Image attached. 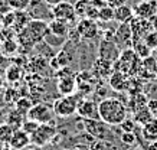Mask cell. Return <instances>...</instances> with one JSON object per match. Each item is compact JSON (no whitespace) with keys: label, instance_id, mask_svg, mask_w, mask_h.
<instances>
[{"label":"cell","instance_id":"43","mask_svg":"<svg viewBox=\"0 0 157 150\" xmlns=\"http://www.w3.org/2000/svg\"><path fill=\"white\" fill-rule=\"evenodd\" d=\"M128 150H141V149H138V147H130Z\"/></svg>","mask_w":157,"mask_h":150},{"label":"cell","instance_id":"36","mask_svg":"<svg viewBox=\"0 0 157 150\" xmlns=\"http://www.w3.org/2000/svg\"><path fill=\"white\" fill-rule=\"evenodd\" d=\"M113 147H109L107 140H94L90 144V150H109Z\"/></svg>","mask_w":157,"mask_h":150},{"label":"cell","instance_id":"32","mask_svg":"<svg viewBox=\"0 0 157 150\" xmlns=\"http://www.w3.org/2000/svg\"><path fill=\"white\" fill-rule=\"evenodd\" d=\"M22 75V71H20L19 67H16V65H12V67L6 71V78H7V81L10 83H14V81H17Z\"/></svg>","mask_w":157,"mask_h":150},{"label":"cell","instance_id":"35","mask_svg":"<svg viewBox=\"0 0 157 150\" xmlns=\"http://www.w3.org/2000/svg\"><path fill=\"white\" fill-rule=\"evenodd\" d=\"M144 42L150 46L151 49H157V30L153 29L151 32H148L144 38Z\"/></svg>","mask_w":157,"mask_h":150},{"label":"cell","instance_id":"24","mask_svg":"<svg viewBox=\"0 0 157 150\" xmlns=\"http://www.w3.org/2000/svg\"><path fill=\"white\" fill-rule=\"evenodd\" d=\"M133 49H134V52L137 53V56L140 59H146V58H148V56H151L153 49L144 42V39L133 40Z\"/></svg>","mask_w":157,"mask_h":150},{"label":"cell","instance_id":"23","mask_svg":"<svg viewBox=\"0 0 157 150\" xmlns=\"http://www.w3.org/2000/svg\"><path fill=\"white\" fill-rule=\"evenodd\" d=\"M69 62H71V55H69L65 49H62L61 52L52 58L51 67H52L55 71H58V69H61V68H63V67H68Z\"/></svg>","mask_w":157,"mask_h":150},{"label":"cell","instance_id":"6","mask_svg":"<svg viewBox=\"0 0 157 150\" xmlns=\"http://www.w3.org/2000/svg\"><path fill=\"white\" fill-rule=\"evenodd\" d=\"M75 30L79 38L86 39V40H94V39H97L101 32L97 20H91V19H86V17H82V19L76 23Z\"/></svg>","mask_w":157,"mask_h":150},{"label":"cell","instance_id":"13","mask_svg":"<svg viewBox=\"0 0 157 150\" xmlns=\"http://www.w3.org/2000/svg\"><path fill=\"white\" fill-rule=\"evenodd\" d=\"M130 81H131V75L120 71H114V74L108 78L109 87L117 92H128Z\"/></svg>","mask_w":157,"mask_h":150},{"label":"cell","instance_id":"30","mask_svg":"<svg viewBox=\"0 0 157 150\" xmlns=\"http://www.w3.org/2000/svg\"><path fill=\"white\" fill-rule=\"evenodd\" d=\"M7 2L10 9L17 12V10H28L32 0H7Z\"/></svg>","mask_w":157,"mask_h":150},{"label":"cell","instance_id":"9","mask_svg":"<svg viewBox=\"0 0 157 150\" xmlns=\"http://www.w3.org/2000/svg\"><path fill=\"white\" fill-rule=\"evenodd\" d=\"M130 26H131V32H133V40L144 39L148 32H151L154 29V25L150 19H141L137 16H134L130 20Z\"/></svg>","mask_w":157,"mask_h":150},{"label":"cell","instance_id":"7","mask_svg":"<svg viewBox=\"0 0 157 150\" xmlns=\"http://www.w3.org/2000/svg\"><path fill=\"white\" fill-rule=\"evenodd\" d=\"M52 16H53V19H61V20H63V22H67V23H74V22L78 19L74 3L67 2V0L56 6H53Z\"/></svg>","mask_w":157,"mask_h":150},{"label":"cell","instance_id":"26","mask_svg":"<svg viewBox=\"0 0 157 150\" xmlns=\"http://www.w3.org/2000/svg\"><path fill=\"white\" fill-rule=\"evenodd\" d=\"M25 120H26V114L17 111V110H14V111H12L9 116H7L6 123H9L10 126H13L14 129L17 130V129H22V124H23Z\"/></svg>","mask_w":157,"mask_h":150},{"label":"cell","instance_id":"20","mask_svg":"<svg viewBox=\"0 0 157 150\" xmlns=\"http://www.w3.org/2000/svg\"><path fill=\"white\" fill-rule=\"evenodd\" d=\"M134 17V9L127 5H123L114 9V20L118 23H130V20Z\"/></svg>","mask_w":157,"mask_h":150},{"label":"cell","instance_id":"42","mask_svg":"<svg viewBox=\"0 0 157 150\" xmlns=\"http://www.w3.org/2000/svg\"><path fill=\"white\" fill-rule=\"evenodd\" d=\"M2 88H3V78L0 77V91H2Z\"/></svg>","mask_w":157,"mask_h":150},{"label":"cell","instance_id":"15","mask_svg":"<svg viewBox=\"0 0 157 150\" xmlns=\"http://www.w3.org/2000/svg\"><path fill=\"white\" fill-rule=\"evenodd\" d=\"M157 15V2L153 0H141L134 6V16L141 19H153Z\"/></svg>","mask_w":157,"mask_h":150},{"label":"cell","instance_id":"17","mask_svg":"<svg viewBox=\"0 0 157 150\" xmlns=\"http://www.w3.org/2000/svg\"><path fill=\"white\" fill-rule=\"evenodd\" d=\"M69 23L61 19H52L49 22V32L58 38H67L69 35Z\"/></svg>","mask_w":157,"mask_h":150},{"label":"cell","instance_id":"19","mask_svg":"<svg viewBox=\"0 0 157 150\" xmlns=\"http://www.w3.org/2000/svg\"><path fill=\"white\" fill-rule=\"evenodd\" d=\"M148 100H150V98L146 95V92H138V94H133V95L130 97V101L125 102V104H127L128 111L136 113L137 110H140V108H143V107L147 106Z\"/></svg>","mask_w":157,"mask_h":150},{"label":"cell","instance_id":"16","mask_svg":"<svg viewBox=\"0 0 157 150\" xmlns=\"http://www.w3.org/2000/svg\"><path fill=\"white\" fill-rule=\"evenodd\" d=\"M30 134H28L26 131H23L22 129H17V130L13 133V137L7 146H9L12 150H23L26 149L29 144H30Z\"/></svg>","mask_w":157,"mask_h":150},{"label":"cell","instance_id":"29","mask_svg":"<svg viewBox=\"0 0 157 150\" xmlns=\"http://www.w3.org/2000/svg\"><path fill=\"white\" fill-rule=\"evenodd\" d=\"M75 12L78 17H85L86 15V10L90 7V0H76L75 2Z\"/></svg>","mask_w":157,"mask_h":150},{"label":"cell","instance_id":"5","mask_svg":"<svg viewBox=\"0 0 157 150\" xmlns=\"http://www.w3.org/2000/svg\"><path fill=\"white\" fill-rule=\"evenodd\" d=\"M53 107L48 102H36L28 113V118L38 121L39 124H49L53 117Z\"/></svg>","mask_w":157,"mask_h":150},{"label":"cell","instance_id":"4","mask_svg":"<svg viewBox=\"0 0 157 150\" xmlns=\"http://www.w3.org/2000/svg\"><path fill=\"white\" fill-rule=\"evenodd\" d=\"M82 123L85 131L95 140H108V136H111V131L107 127L108 124H105L101 118H82Z\"/></svg>","mask_w":157,"mask_h":150},{"label":"cell","instance_id":"33","mask_svg":"<svg viewBox=\"0 0 157 150\" xmlns=\"http://www.w3.org/2000/svg\"><path fill=\"white\" fill-rule=\"evenodd\" d=\"M136 126H137V123H136L133 118H128V117H127L118 127L123 133H134V131H136Z\"/></svg>","mask_w":157,"mask_h":150},{"label":"cell","instance_id":"40","mask_svg":"<svg viewBox=\"0 0 157 150\" xmlns=\"http://www.w3.org/2000/svg\"><path fill=\"white\" fill-rule=\"evenodd\" d=\"M45 3L48 6H51V7H53V6H56L59 5V3H62V2H65V0H43Z\"/></svg>","mask_w":157,"mask_h":150},{"label":"cell","instance_id":"45","mask_svg":"<svg viewBox=\"0 0 157 150\" xmlns=\"http://www.w3.org/2000/svg\"><path fill=\"white\" fill-rule=\"evenodd\" d=\"M109 150H117V149H114V147H113V149H109Z\"/></svg>","mask_w":157,"mask_h":150},{"label":"cell","instance_id":"25","mask_svg":"<svg viewBox=\"0 0 157 150\" xmlns=\"http://www.w3.org/2000/svg\"><path fill=\"white\" fill-rule=\"evenodd\" d=\"M14 131H16V129L13 126H10L9 123L0 124V143L2 144H9Z\"/></svg>","mask_w":157,"mask_h":150},{"label":"cell","instance_id":"21","mask_svg":"<svg viewBox=\"0 0 157 150\" xmlns=\"http://www.w3.org/2000/svg\"><path fill=\"white\" fill-rule=\"evenodd\" d=\"M141 136H143L144 140L148 141V143L157 140V118L156 117L141 127Z\"/></svg>","mask_w":157,"mask_h":150},{"label":"cell","instance_id":"38","mask_svg":"<svg viewBox=\"0 0 157 150\" xmlns=\"http://www.w3.org/2000/svg\"><path fill=\"white\" fill-rule=\"evenodd\" d=\"M90 3L98 10L102 9V7H105V6H108L107 5V0H90Z\"/></svg>","mask_w":157,"mask_h":150},{"label":"cell","instance_id":"3","mask_svg":"<svg viewBox=\"0 0 157 150\" xmlns=\"http://www.w3.org/2000/svg\"><path fill=\"white\" fill-rule=\"evenodd\" d=\"M76 106H78V98L75 95H62L52 104L53 113L61 118H68L74 116L76 113Z\"/></svg>","mask_w":157,"mask_h":150},{"label":"cell","instance_id":"12","mask_svg":"<svg viewBox=\"0 0 157 150\" xmlns=\"http://www.w3.org/2000/svg\"><path fill=\"white\" fill-rule=\"evenodd\" d=\"M76 114L81 118H100L98 104H95L92 100H88V98H81V100H78Z\"/></svg>","mask_w":157,"mask_h":150},{"label":"cell","instance_id":"1","mask_svg":"<svg viewBox=\"0 0 157 150\" xmlns=\"http://www.w3.org/2000/svg\"><path fill=\"white\" fill-rule=\"evenodd\" d=\"M100 118L109 127H117L128 117L127 104L118 98L105 97L98 102Z\"/></svg>","mask_w":157,"mask_h":150},{"label":"cell","instance_id":"28","mask_svg":"<svg viewBox=\"0 0 157 150\" xmlns=\"http://www.w3.org/2000/svg\"><path fill=\"white\" fill-rule=\"evenodd\" d=\"M16 104V110L17 111H20V113H23V114H26V117H28V113H29V110L32 108V101L29 100V98H26V97H23V98H19L17 101L14 102Z\"/></svg>","mask_w":157,"mask_h":150},{"label":"cell","instance_id":"34","mask_svg":"<svg viewBox=\"0 0 157 150\" xmlns=\"http://www.w3.org/2000/svg\"><path fill=\"white\" fill-rule=\"evenodd\" d=\"M120 140H121V143H124L127 146H134L136 141H137V137H136V133H123L121 131Z\"/></svg>","mask_w":157,"mask_h":150},{"label":"cell","instance_id":"41","mask_svg":"<svg viewBox=\"0 0 157 150\" xmlns=\"http://www.w3.org/2000/svg\"><path fill=\"white\" fill-rule=\"evenodd\" d=\"M146 150H157V140L156 141H151V143H148L147 149Z\"/></svg>","mask_w":157,"mask_h":150},{"label":"cell","instance_id":"18","mask_svg":"<svg viewBox=\"0 0 157 150\" xmlns=\"http://www.w3.org/2000/svg\"><path fill=\"white\" fill-rule=\"evenodd\" d=\"M56 88L61 92V95H74V92L76 91V77L58 79Z\"/></svg>","mask_w":157,"mask_h":150},{"label":"cell","instance_id":"11","mask_svg":"<svg viewBox=\"0 0 157 150\" xmlns=\"http://www.w3.org/2000/svg\"><path fill=\"white\" fill-rule=\"evenodd\" d=\"M94 75H95L98 79H108L113 74H114V63L107 61V59L101 58V56H97V59L92 63V69H91Z\"/></svg>","mask_w":157,"mask_h":150},{"label":"cell","instance_id":"31","mask_svg":"<svg viewBox=\"0 0 157 150\" xmlns=\"http://www.w3.org/2000/svg\"><path fill=\"white\" fill-rule=\"evenodd\" d=\"M38 127H39V123H38V121L30 120V118H28V117H26V120H25L23 124H22V130L26 131L28 134L32 136L35 131L38 130Z\"/></svg>","mask_w":157,"mask_h":150},{"label":"cell","instance_id":"8","mask_svg":"<svg viewBox=\"0 0 157 150\" xmlns=\"http://www.w3.org/2000/svg\"><path fill=\"white\" fill-rule=\"evenodd\" d=\"M55 134H56V129L51 126V123L49 124H39L38 130L30 136V141H32V144L42 147V146L48 144L55 137Z\"/></svg>","mask_w":157,"mask_h":150},{"label":"cell","instance_id":"2","mask_svg":"<svg viewBox=\"0 0 157 150\" xmlns=\"http://www.w3.org/2000/svg\"><path fill=\"white\" fill-rule=\"evenodd\" d=\"M49 33V22L40 19H32L19 33V42L23 46H33L45 40L46 35Z\"/></svg>","mask_w":157,"mask_h":150},{"label":"cell","instance_id":"14","mask_svg":"<svg viewBox=\"0 0 157 150\" xmlns=\"http://www.w3.org/2000/svg\"><path fill=\"white\" fill-rule=\"evenodd\" d=\"M114 42L124 49L133 46V32L130 23H120L118 28L115 29V39Z\"/></svg>","mask_w":157,"mask_h":150},{"label":"cell","instance_id":"37","mask_svg":"<svg viewBox=\"0 0 157 150\" xmlns=\"http://www.w3.org/2000/svg\"><path fill=\"white\" fill-rule=\"evenodd\" d=\"M107 5L111 6L113 9H117L120 6L127 5V0H107Z\"/></svg>","mask_w":157,"mask_h":150},{"label":"cell","instance_id":"22","mask_svg":"<svg viewBox=\"0 0 157 150\" xmlns=\"http://www.w3.org/2000/svg\"><path fill=\"white\" fill-rule=\"evenodd\" d=\"M154 118V114L150 111V108L147 106L143 107V108H140L137 110L136 113H133V120L137 123V126H141L143 127L144 124H147L150 120Z\"/></svg>","mask_w":157,"mask_h":150},{"label":"cell","instance_id":"44","mask_svg":"<svg viewBox=\"0 0 157 150\" xmlns=\"http://www.w3.org/2000/svg\"><path fill=\"white\" fill-rule=\"evenodd\" d=\"M74 150H84V149H81V147H75Z\"/></svg>","mask_w":157,"mask_h":150},{"label":"cell","instance_id":"27","mask_svg":"<svg viewBox=\"0 0 157 150\" xmlns=\"http://www.w3.org/2000/svg\"><path fill=\"white\" fill-rule=\"evenodd\" d=\"M98 20L102 23H108L111 20H114V9L111 6H105L98 12Z\"/></svg>","mask_w":157,"mask_h":150},{"label":"cell","instance_id":"39","mask_svg":"<svg viewBox=\"0 0 157 150\" xmlns=\"http://www.w3.org/2000/svg\"><path fill=\"white\" fill-rule=\"evenodd\" d=\"M147 107L150 108V111L153 113V114H156L157 113V100H154V98H150L147 102Z\"/></svg>","mask_w":157,"mask_h":150},{"label":"cell","instance_id":"10","mask_svg":"<svg viewBox=\"0 0 157 150\" xmlns=\"http://www.w3.org/2000/svg\"><path fill=\"white\" fill-rule=\"evenodd\" d=\"M121 55V51H120L118 45L115 44L114 40H108V39H102L100 42V46H98V56L107 59L109 62H117Z\"/></svg>","mask_w":157,"mask_h":150}]
</instances>
